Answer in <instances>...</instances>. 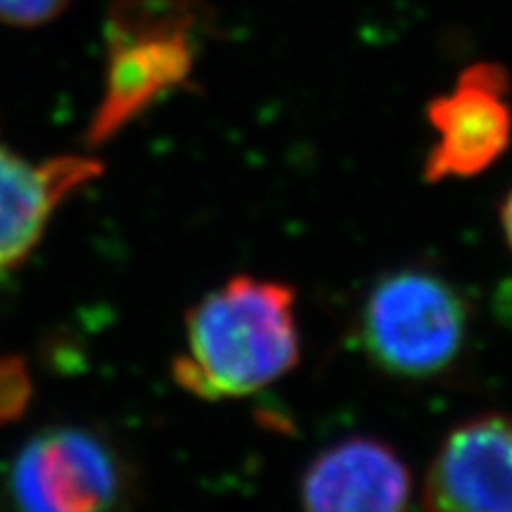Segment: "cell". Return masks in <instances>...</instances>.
Masks as SVG:
<instances>
[{
    "label": "cell",
    "instance_id": "obj_9",
    "mask_svg": "<svg viewBox=\"0 0 512 512\" xmlns=\"http://www.w3.org/2000/svg\"><path fill=\"white\" fill-rule=\"evenodd\" d=\"M72 0H0V22L10 27H41L62 15Z\"/></svg>",
    "mask_w": 512,
    "mask_h": 512
},
{
    "label": "cell",
    "instance_id": "obj_8",
    "mask_svg": "<svg viewBox=\"0 0 512 512\" xmlns=\"http://www.w3.org/2000/svg\"><path fill=\"white\" fill-rule=\"evenodd\" d=\"M100 171V162L88 157L34 164L0 143V273L27 259L55 209Z\"/></svg>",
    "mask_w": 512,
    "mask_h": 512
},
{
    "label": "cell",
    "instance_id": "obj_6",
    "mask_svg": "<svg viewBox=\"0 0 512 512\" xmlns=\"http://www.w3.org/2000/svg\"><path fill=\"white\" fill-rule=\"evenodd\" d=\"M422 505L444 512H512V415L489 411L458 422L434 453Z\"/></svg>",
    "mask_w": 512,
    "mask_h": 512
},
{
    "label": "cell",
    "instance_id": "obj_3",
    "mask_svg": "<svg viewBox=\"0 0 512 512\" xmlns=\"http://www.w3.org/2000/svg\"><path fill=\"white\" fill-rule=\"evenodd\" d=\"M197 24L188 0H124L112 10L105 98L91 128L93 143L114 136L190 81L197 64Z\"/></svg>",
    "mask_w": 512,
    "mask_h": 512
},
{
    "label": "cell",
    "instance_id": "obj_2",
    "mask_svg": "<svg viewBox=\"0 0 512 512\" xmlns=\"http://www.w3.org/2000/svg\"><path fill=\"white\" fill-rule=\"evenodd\" d=\"M472 311L446 275L425 266L384 273L356 320L361 354L396 380H437L456 368L470 342Z\"/></svg>",
    "mask_w": 512,
    "mask_h": 512
},
{
    "label": "cell",
    "instance_id": "obj_10",
    "mask_svg": "<svg viewBox=\"0 0 512 512\" xmlns=\"http://www.w3.org/2000/svg\"><path fill=\"white\" fill-rule=\"evenodd\" d=\"M501 228L505 240H508V247L512 249V188L501 204Z\"/></svg>",
    "mask_w": 512,
    "mask_h": 512
},
{
    "label": "cell",
    "instance_id": "obj_1",
    "mask_svg": "<svg viewBox=\"0 0 512 512\" xmlns=\"http://www.w3.org/2000/svg\"><path fill=\"white\" fill-rule=\"evenodd\" d=\"M185 347L171 375L204 401L245 399L299 366L297 292L287 283L240 273L185 311Z\"/></svg>",
    "mask_w": 512,
    "mask_h": 512
},
{
    "label": "cell",
    "instance_id": "obj_7",
    "mask_svg": "<svg viewBox=\"0 0 512 512\" xmlns=\"http://www.w3.org/2000/svg\"><path fill=\"white\" fill-rule=\"evenodd\" d=\"M413 475L392 446L375 437L342 439L320 451L299 479L306 510L389 512L413 498Z\"/></svg>",
    "mask_w": 512,
    "mask_h": 512
},
{
    "label": "cell",
    "instance_id": "obj_5",
    "mask_svg": "<svg viewBox=\"0 0 512 512\" xmlns=\"http://www.w3.org/2000/svg\"><path fill=\"white\" fill-rule=\"evenodd\" d=\"M434 143L425 157L427 183L465 181L491 169L512 143V81L496 62H475L427 105Z\"/></svg>",
    "mask_w": 512,
    "mask_h": 512
},
{
    "label": "cell",
    "instance_id": "obj_4",
    "mask_svg": "<svg viewBox=\"0 0 512 512\" xmlns=\"http://www.w3.org/2000/svg\"><path fill=\"white\" fill-rule=\"evenodd\" d=\"M3 491L29 512L105 510L124 494V470L105 439L81 427H53L19 448Z\"/></svg>",
    "mask_w": 512,
    "mask_h": 512
}]
</instances>
